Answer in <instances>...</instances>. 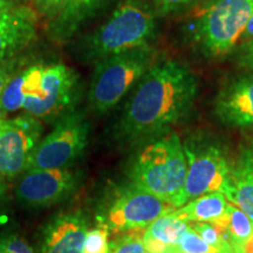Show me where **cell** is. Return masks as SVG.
Masks as SVG:
<instances>
[{"label":"cell","mask_w":253,"mask_h":253,"mask_svg":"<svg viewBox=\"0 0 253 253\" xmlns=\"http://www.w3.org/2000/svg\"><path fill=\"white\" fill-rule=\"evenodd\" d=\"M197 96V78L185 63L158 60L130 91L116 136L129 145L161 137L188 118Z\"/></svg>","instance_id":"obj_1"},{"label":"cell","mask_w":253,"mask_h":253,"mask_svg":"<svg viewBox=\"0 0 253 253\" xmlns=\"http://www.w3.org/2000/svg\"><path fill=\"white\" fill-rule=\"evenodd\" d=\"M157 18L150 0H123L99 26L73 39L67 45L69 53L89 66L125 50L151 45Z\"/></svg>","instance_id":"obj_2"},{"label":"cell","mask_w":253,"mask_h":253,"mask_svg":"<svg viewBox=\"0 0 253 253\" xmlns=\"http://www.w3.org/2000/svg\"><path fill=\"white\" fill-rule=\"evenodd\" d=\"M253 0H209L185 26L189 42L205 59H219L242 43Z\"/></svg>","instance_id":"obj_3"},{"label":"cell","mask_w":253,"mask_h":253,"mask_svg":"<svg viewBox=\"0 0 253 253\" xmlns=\"http://www.w3.org/2000/svg\"><path fill=\"white\" fill-rule=\"evenodd\" d=\"M129 177L138 188L173 207L186 177L181 137L176 132H168L143 144L132 160Z\"/></svg>","instance_id":"obj_4"},{"label":"cell","mask_w":253,"mask_h":253,"mask_svg":"<svg viewBox=\"0 0 253 253\" xmlns=\"http://www.w3.org/2000/svg\"><path fill=\"white\" fill-rule=\"evenodd\" d=\"M158 60L157 50L147 45L110 55L95 63L88 87L90 108L97 114L112 110Z\"/></svg>","instance_id":"obj_5"},{"label":"cell","mask_w":253,"mask_h":253,"mask_svg":"<svg viewBox=\"0 0 253 253\" xmlns=\"http://www.w3.org/2000/svg\"><path fill=\"white\" fill-rule=\"evenodd\" d=\"M25 101L23 110L38 120L62 118L79 93V75L61 62L31 63L21 69Z\"/></svg>","instance_id":"obj_6"},{"label":"cell","mask_w":253,"mask_h":253,"mask_svg":"<svg viewBox=\"0 0 253 253\" xmlns=\"http://www.w3.org/2000/svg\"><path fill=\"white\" fill-rule=\"evenodd\" d=\"M183 142L186 177L173 207H183L199 196L219 191L223 194L231 171V161L224 144L211 136L192 135Z\"/></svg>","instance_id":"obj_7"},{"label":"cell","mask_w":253,"mask_h":253,"mask_svg":"<svg viewBox=\"0 0 253 253\" xmlns=\"http://www.w3.org/2000/svg\"><path fill=\"white\" fill-rule=\"evenodd\" d=\"M175 209L130 182L113 189L104 198L97 212V221L109 232L118 235L145 230L155 219Z\"/></svg>","instance_id":"obj_8"},{"label":"cell","mask_w":253,"mask_h":253,"mask_svg":"<svg viewBox=\"0 0 253 253\" xmlns=\"http://www.w3.org/2000/svg\"><path fill=\"white\" fill-rule=\"evenodd\" d=\"M89 125L80 113L69 112L41 138L32 155L30 169H68L86 149Z\"/></svg>","instance_id":"obj_9"},{"label":"cell","mask_w":253,"mask_h":253,"mask_svg":"<svg viewBox=\"0 0 253 253\" xmlns=\"http://www.w3.org/2000/svg\"><path fill=\"white\" fill-rule=\"evenodd\" d=\"M42 130L39 120L28 114L0 118V178L27 171Z\"/></svg>","instance_id":"obj_10"},{"label":"cell","mask_w":253,"mask_h":253,"mask_svg":"<svg viewBox=\"0 0 253 253\" xmlns=\"http://www.w3.org/2000/svg\"><path fill=\"white\" fill-rule=\"evenodd\" d=\"M78 176L69 169H30L19 181L15 196L26 207L47 208L68 197Z\"/></svg>","instance_id":"obj_11"},{"label":"cell","mask_w":253,"mask_h":253,"mask_svg":"<svg viewBox=\"0 0 253 253\" xmlns=\"http://www.w3.org/2000/svg\"><path fill=\"white\" fill-rule=\"evenodd\" d=\"M38 18L32 6L6 0L0 7V65L24 55L36 41Z\"/></svg>","instance_id":"obj_12"},{"label":"cell","mask_w":253,"mask_h":253,"mask_svg":"<svg viewBox=\"0 0 253 253\" xmlns=\"http://www.w3.org/2000/svg\"><path fill=\"white\" fill-rule=\"evenodd\" d=\"M213 113L219 122L231 128L253 129V72L237 75L221 86Z\"/></svg>","instance_id":"obj_13"},{"label":"cell","mask_w":253,"mask_h":253,"mask_svg":"<svg viewBox=\"0 0 253 253\" xmlns=\"http://www.w3.org/2000/svg\"><path fill=\"white\" fill-rule=\"evenodd\" d=\"M113 0H67L61 11L46 23V36L52 42L67 46L101 15Z\"/></svg>","instance_id":"obj_14"},{"label":"cell","mask_w":253,"mask_h":253,"mask_svg":"<svg viewBox=\"0 0 253 253\" xmlns=\"http://www.w3.org/2000/svg\"><path fill=\"white\" fill-rule=\"evenodd\" d=\"M223 194L253 220V138L240 145Z\"/></svg>","instance_id":"obj_15"},{"label":"cell","mask_w":253,"mask_h":253,"mask_svg":"<svg viewBox=\"0 0 253 253\" xmlns=\"http://www.w3.org/2000/svg\"><path fill=\"white\" fill-rule=\"evenodd\" d=\"M88 224L79 213L63 214L48 224L41 253H84Z\"/></svg>","instance_id":"obj_16"},{"label":"cell","mask_w":253,"mask_h":253,"mask_svg":"<svg viewBox=\"0 0 253 253\" xmlns=\"http://www.w3.org/2000/svg\"><path fill=\"white\" fill-rule=\"evenodd\" d=\"M173 211L158 217L145 229L143 243L147 253H166L189 227V223L177 217Z\"/></svg>","instance_id":"obj_17"},{"label":"cell","mask_w":253,"mask_h":253,"mask_svg":"<svg viewBox=\"0 0 253 253\" xmlns=\"http://www.w3.org/2000/svg\"><path fill=\"white\" fill-rule=\"evenodd\" d=\"M229 204L224 194L216 191L191 199L173 212L186 223H218L226 214Z\"/></svg>","instance_id":"obj_18"},{"label":"cell","mask_w":253,"mask_h":253,"mask_svg":"<svg viewBox=\"0 0 253 253\" xmlns=\"http://www.w3.org/2000/svg\"><path fill=\"white\" fill-rule=\"evenodd\" d=\"M213 224L220 227L226 242L233 248L243 245L253 235V220L244 211L231 203L223 219Z\"/></svg>","instance_id":"obj_19"},{"label":"cell","mask_w":253,"mask_h":253,"mask_svg":"<svg viewBox=\"0 0 253 253\" xmlns=\"http://www.w3.org/2000/svg\"><path fill=\"white\" fill-rule=\"evenodd\" d=\"M144 231L135 230L118 233L115 238L109 240L108 253H147L143 243Z\"/></svg>","instance_id":"obj_20"},{"label":"cell","mask_w":253,"mask_h":253,"mask_svg":"<svg viewBox=\"0 0 253 253\" xmlns=\"http://www.w3.org/2000/svg\"><path fill=\"white\" fill-rule=\"evenodd\" d=\"M182 253H217L218 250L212 248L205 243L201 236L192 230L191 227H188L185 232L178 239L177 244L173 246Z\"/></svg>","instance_id":"obj_21"},{"label":"cell","mask_w":253,"mask_h":253,"mask_svg":"<svg viewBox=\"0 0 253 253\" xmlns=\"http://www.w3.org/2000/svg\"><path fill=\"white\" fill-rule=\"evenodd\" d=\"M109 231L100 225L88 230L84 244V253H108L109 251Z\"/></svg>","instance_id":"obj_22"},{"label":"cell","mask_w":253,"mask_h":253,"mask_svg":"<svg viewBox=\"0 0 253 253\" xmlns=\"http://www.w3.org/2000/svg\"><path fill=\"white\" fill-rule=\"evenodd\" d=\"M189 226L201 236V238L212 248L220 250L230 245L221 232L220 227L213 223H189Z\"/></svg>","instance_id":"obj_23"},{"label":"cell","mask_w":253,"mask_h":253,"mask_svg":"<svg viewBox=\"0 0 253 253\" xmlns=\"http://www.w3.org/2000/svg\"><path fill=\"white\" fill-rule=\"evenodd\" d=\"M158 18L176 13L181 9L194 5L198 0H150Z\"/></svg>","instance_id":"obj_24"},{"label":"cell","mask_w":253,"mask_h":253,"mask_svg":"<svg viewBox=\"0 0 253 253\" xmlns=\"http://www.w3.org/2000/svg\"><path fill=\"white\" fill-rule=\"evenodd\" d=\"M66 1L67 0H32L31 6L38 17L45 19L47 23L61 11Z\"/></svg>","instance_id":"obj_25"},{"label":"cell","mask_w":253,"mask_h":253,"mask_svg":"<svg viewBox=\"0 0 253 253\" xmlns=\"http://www.w3.org/2000/svg\"><path fill=\"white\" fill-rule=\"evenodd\" d=\"M26 65V58L24 55L18 56L11 61H7L0 65V100H1L2 93H4L6 86L9 80L17 74L19 69H21Z\"/></svg>","instance_id":"obj_26"},{"label":"cell","mask_w":253,"mask_h":253,"mask_svg":"<svg viewBox=\"0 0 253 253\" xmlns=\"http://www.w3.org/2000/svg\"><path fill=\"white\" fill-rule=\"evenodd\" d=\"M0 253H34V251L20 237L5 236L0 238Z\"/></svg>","instance_id":"obj_27"},{"label":"cell","mask_w":253,"mask_h":253,"mask_svg":"<svg viewBox=\"0 0 253 253\" xmlns=\"http://www.w3.org/2000/svg\"><path fill=\"white\" fill-rule=\"evenodd\" d=\"M238 50V65L248 72H253V39L240 43Z\"/></svg>","instance_id":"obj_28"},{"label":"cell","mask_w":253,"mask_h":253,"mask_svg":"<svg viewBox=\"0 0 253 253\" xmlns=\"http://www.w3.org/2000/svg\"><path fill=\"white\" fill-rule=\"evenodd\" d=\"M235 249L238 253H253V235L249 240H246L244 244Z\"/></svg>","instance_id":"obj_29"},{"label":"cell","mask_w":253,"mask_h":253,"mask_svg":"<svg viewBox=\"0 0 253 253\" xmlns=\"http://www.w3.org/2000/svg\"><path fill=\"white\" fill-rule=\"evenodd\" d=\"M252 39H253V15H252L251 20H250L249 26H248V28H246L244 36H243L242 43L245 42V41H249V40H252Z\"/></svg>","instance_id":"obj_30"},{"label":"cell","mask_w":253,"mask_h":253,"mask_svg":"<svg viewBox=\"0 0 253 253\" xmlns=\"http://www.w3.org/2000/svg\"><path fill=\"white\" fill-rule=\"evenodd\" d=\"M217 253H238V252L236 251V249L233 248L232 245H226V246H224L223 249L218 250Z\"/></svg>","instance_id":"obj_31"},{"label":"cell","mask_w":253,"mask_h":253,"mask_svg":"<svg viewBox=\"0 0 253 253\" xmlns=\"http://www.w3.org/2000/svg\"><path fill=\"white\" fill-rule=\"evenodd\" d=\"M166 253H182V252H179L178 250H177L176 248H173V246H172V248H169V249H168Z\"/></svg>","instance_id":"obj_32"},{"label":"cell","mask_w":253,"mask_h":253,"mask_svg":"<svg viewBox=\"0 0 253 253\" xmlns=\"http://www.w3.org/2000/svg\"><path fill=\"white\" fill-rule=\"evenodd\" d=\"M2 190H4V185H2V179L0 178V196L2 194Z\"/></svg>","instance_id":"obj_33"},{"label":"cell","mask_w":253,"mask_h":253,"mask_svg":"<svg viewBox=\"0 0 253 253\" xmlns=\"http://www.w3.org/2000/svg\"><path fill=\"white\" fill-rule=\"evenodd\" d=\"M5 2H6V0H0V7H1V6L4 5Z\"/></svg>","instance_id":"obj_34"}]
</instances>
